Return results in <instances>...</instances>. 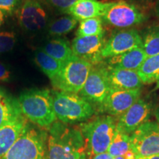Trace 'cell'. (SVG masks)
Returning a JSON list of instances; mask_svg holds the SVG:
<instances>
[{"mask_svg":"<svg viewBox=\"0 0 159 159\" xmlns=\"http://www.w3.org/2000/svg\"><path fill=\"white\" fill-rule=\"evenodd\" d=\"M48 132L27 123L11 149L0 159H46Z\"/></svg>","mask_w":159,"mask_h":159,"instance_id":"5","label":"cell"},{"mask_svg":"<svg viewBox=\"0 0 159 159\" xmlns=\"http://www.w3.org/2000/svg\"><path fill=\"white\" fill-rule=\"evenodd\" d=\"M107 77L111 89L122 90L141 89L143 83L138 71L114 69L106 66Z\"/></svg>","mask_w":159,"mask_h":159,"instance_id":"15","label":"cell"},{"mask_svg":"<svg viewBox=\"0 0 159 159\" xmlns=\"http://www.w3.org/2000/svg\"><path fill=\"white\" fill-rule=\"evenodd\" d=\"M139 159H159V154L153 155V156H150L143 157V158H140Z\"/></svg>","mask_w":159,"mask_h":159,"instance_id":"35","label":"cell"},{"mask_svg":"<svg viewBox=\"0 0 159 159\" xmlns=\"http://www.w3.org/2000/svg\"><path fill=\"white\" fill-rule=\"evenodd\" d=\"M113 158L109 155L108 152H103V153L91 155L89 156V159H112Z\"/></svg>","mask_w":159,"mask_h":159,"instance_id":"31","label":"cell"},{"mask_svg":"<svg viewBox=\"0 0 159 159\" xmlns=\"http://www.w3.org/2000/svg\"><path fill=\"white\" fill-rule=\"evenodd\" d=\"M21 0H0V11L5 14H12L19 7Z\"/></svg>","mask_w":159,"mask_h":159,"instance_id":"28","label":"cell"},{"mask_svg":"<svg viewBox=\"0 0 159 159\" xmlns=\"http://www.w3.org/2000/svg\"><path fill=\"white\" fill-rule=\"evenodd\" d=\"M35 62L51 81L56 78L62 69L63 63L53 58L46 53L42 49L35 52Z\"/></svg>","mask_w":159,"mask_h":159,"instance_id":"20","label":"cell"},{"mask_svg":"<svg viewBox=\"0 0 159 159\" xmlns=\"http://www.w3.org/2000/svg\"><path fill=\"white\" fill-rule=\"evenodd\" d=\"M106 7V2L98 0H78L66 13L75 18L77 21L102 17Z\"/></svg>","mask_w":159,"mask_h":159,"instance_id":"18","label":"cell"},{"mask_svg":"<svg viewBox=\"0 0 159 159\" xmlns=\"http://www.w3.org/2000/svg\"><path fill=\"white\" fill-rule=\"evenodd\" d=\"M101 18L108 25L119 28L134 27L145 19L144 15L138 7L124 0L106 2Z\"/></svg>","mask_w":159,"mask_h":159,"instance_id":"8","label":"cell"},{"mask_svg":"<svg viewBox=\"0 0 159 159\" xmlns=\"http://www.w3.org/2000/svg\"><path fill=\"white\" fill-rule=\"evenodd\" d=\"M157 88L159 89V80L157 82Z\"/></svg>","mask_w":159,"mask_h":159,"instance_id":"38","label":"cell"},{"mask_svg":"<svg viewBox=\"0 0 159 159\" xmlns=\"http://www.w3.org/2000/svg\"><path fill=\"white\" fill-rule=\"evenodd\" d=\"M141 97V89L122 90L111 89L103 103L100 113L117 117L120 116Z\"/></svg>","mask_w":159,"mask_h":159,"instance_id":"14","label":"cell"},{"mask_svg":"<svg viewBox=\"0 0 159 159\" xmlns=\"http://www.w3.org/2000/svg\"><path fill=\"white\" fill-rule=\"evenodd\" d=\"M110 89L106 66L97 65L92 66L88 78L78 94L90 103L96 112H101Z\"/></svg>","mask_w":159,"mask_h":159,"instance_id":"7","label":"cell"},{"mask_svg":"<svg viewBox=\"0 0 159 159\" xmlns=\"http://www.w3.org/2000/svg\"><path fill=\"white\" fill-rule=\"evenodd\" d=\"M78 21L71 16L59 18L49 26V33L51 35H62L72 31Z\"/></svg>","mask_w":159,"mask_h":159,"instance_id":"26","label":"cell"},{"mask_svg":"<svg viewBox=\"0 0 159 159\" xmlns=\"http://www.w3.org/2000/svg\"><path fill=\"white\" fill-rule=\"evenodd\" d=\"M21 114L35 126L48 129L57 121L52 91L47 89L24 91L18 99Z\"/></svg>","mask_w":159,"mask_h":159,"instance_id":"2","label":"cell"},{"mask_svg":"<svg viewBox=\"0 0 159 159\" xmlns=\"http://www.w3.org/2000/svg\"><path fill=\"white\" fill-rule=\"evenodd\" d=\"M146 58L144 50L142 47H139L123 54L106 58V64L110 68L138 71Z\"/></svg>","mask_w":159,"mask_h":159,"instance_id":"17","label":"cell"},{"mask_svg":"<svg viewBox=\"0 0 159 159\" xmlns=\"http://www.w3.org/2000/svg\"><path fill=\"white\" fill-rule=\"evenodd\" d=\"M124 158L125 159H137L136 155H135L134 152L131 150H130L128 152H127L125 154Z\"/></svg>","mask_w":159,"mask_h":159,"instance_id":"32","label":"cell"},{"mask_svg":"<svg viewBox=\"0 0 159 159\" xmlns=\"http://www.w3.org/2000/svg\"><path fill=\"white\" fill-rule=\"evenodd\" d=\"M112 159H125L124 156H118V157H114Z\"/></svg>","mask_w":159,"mask_h":159,"instance_id":"37","label":"cell"},{"mask_svg":"<svg viewBox=\"0 0 159 159\" xmlns=\"http://www.w3.org/2000/svg\"><path fill=\"white\" fill-rule=\"evenodd\" d=\"M156 11L157 15H158V16L159 17V0H158V2H157V3H156Z\"/></svg>","mask_w":159,"mask_h":159,"instance_id":"36","label":"cell"},{"mask_svg":"<svg viewBox=\"0 0 159 159\" xmlns=\"http://www.w3.org/2000/svg\"><path fill=\"white\" fill-rule=\"evenodd\" d=\"M104 34L94 36H76L71 47L73 55L90 64L99 65L103 61L102 51L105 44Z\"/></svg>","mask_w":159,"mask_h":159,"instance_id":"11","label":"cell"},{"mask_svg":"<svg viewBox=\"0 0 159 159\" xmlns=\"http://www.w3.org/2000/svg\"><path fill=\"white\" fill-rule=\"evenodd\" d=\"M10 78V71L2 63H0V81H7Z\"/></svg>","mask_w":159,"mask_h":159,"instance_id":"30","label":"cell"},{"mask_svg":"<svg viewBox=\"0 0 159 159\" xmlns=\"http://www.w3.org/2000/svg\"><path fill=\"white\" fill-rule=\"evenodd\" d=\"M27 123V119L21 114L0 128V158L13 146Z\"/></svg>","mask_w":159,"mask_h":159,"instance_id":"16","label":"cell"},{"mask_svg":"<svg viewBox=\"0 0 159 159\" xmlns=\"http://www.w3.org/2000/svg\"><path fill=\"white\" fill-rule=\"evenodd\" d=\"M102 24L103 21L101 17L91 18L80 21L77 31V36H94L104 34Z\"/></svg>","mask_w":159,"mask_h":159,"instance_id":"25","label":"cell"},{"mask_svg":"<svg viewBox=\"0 0 159 159\" xmlns=\"http://www.w3.org/2000/svg\"><path fill=\"white\" fill-rule=\"evenodd\" d=\"M42 49L53 58L63 63L74 55L69 43L63 39L51 40L46 43Z\"/></svg>","mask_w":159,"mask_h":159,"instance_id":"21","label":"cell"},{"mask_svg":"<svg viewBox=\"0 0 159 159\" xmlns=\"http://www.w3.org/2000/svg\"><path fill=\"white\" fill-rule=\"evenodd\" d=\"M116 117L107 114L92 117L78 125L85 139L87 156L108 151L116 131Z\"/></svg>","mask_w":159,"mask_h":159,"instance_id":"3","label":"cell"},{"mask_svg":"<svg viewBox=\"0 0 159 159\" xmlns=\"http://www.w3.org/2000/svg\"><path fill=\"white\" fill-rule=\"evenodd\" d=\"M154 114H155V116H156V122H158L159 125V105L156 108V110H155Z\"/></svg>","mask_w":159,"mask_h":159,"instance_id":"34","label":"cell"},{"mask_svg":"<svg viewBox=\"0 0 159 159\" xmlns=\"http://www.w3.org/2000/svg\"><path fill=\"white\" fill-rule=\"evenodd\" d=\"M142 36L136 30L116 32L105 42L102 51V56L103 59L116 56L142 47Z\"/></svg>","mask_w":159,"mask_h":159,"instance_id":"12","label":"cell"},{"mask_svg":"<svg viewBox=\"0 0 159 159\" xmlns=\"http://www.w3.org/2000/svg\"><path fill=\"white\" fill-rule=\"evenodd\" d=\"M5 13L3 11H0V28L2 26V25L5 22Z\"/></svg>","mask_w":159,"mask_h":159,"instance_id":"33","label":"cell"},{"mask_svg":"<svg viewBox=\"0 0 159 159\" xmlns=\"http://www.w3.org/2000/svg\"><path fill=\"white\" fill-rule=\"evenodd\" d=\"M130 150V136L116 130L107 152L112 157L124 156Z\"/></svg>","mask_w":159,"mask_h":159,"instance_id":"24","label":"cell"},{"mask_svg":"<svg viewBox=\"0 0 159 159\" xmlns=\"http://www.w3.org/2000/svg\"><path fill=\"white\" fill-rule=\"evenodd\" d=\"M46 159H85V139L80 128L56 121L47 129Z\"/></svg>","mask_w":159,"mask_h":159,"instance_id":"1","label":"cell"},{"mask_svg":"<svg viewBox=\"0 0 159 159\" xmlns=\"http://www.w3.org/2000/svg\"><path fill=\"white\" fill-rule=\"evenodd\" d=\"M57 120L71 125L86 122L95 114L94 107L78 94L52 91Z\"/></svg>","mask_w":159,"mask_h":159,"instance_id":"4","label":"cell"},{"mask_svg":"<svg viewBox=\"0 0 159 159\" xmlns=\"http://www.w3.org/2000/svg\"><path fill=\"white\" fill-rule=\"evenodd\" d=\"M138 73L143 84L158 82L159 80V55L147 57L139 69Z\"/></svg>","mask_w":159,"mask_h":159,"instance_id":"22","label":"cell"},{"mask_svg":"<svg viewBox=\"0 0 159 159\" xmlns=\"http://www.w3.org/2000/svg\"><path fill=\"white\" fill-rule=\"evenodd\" d=\"M16 35L13 32H0V53L12 50L16 44Z\"/></svg>","mask_w":159,"mask_h":159,"instance_id":"27","label":"cell"},{"mask_svg":"<svg viewBox=\"0 0 159 159\" xmlns=\"http://www.w3.org/2000/svg\"><path fill=\"white\" fill-rule=\"evenodd\" d=\"M152 113L150 102L139 99L117 119L116 130L130 136L141 125L148 122Z\"/></svg>","mask_w":159,"mask_h":159,"instance_id":"10","label":"cell"},{"mask_svg":"<svg viewBox=\"0 0 159 159\" xmlns=\"http://www.w3.org/2000/svg\"><path fill=\"white\" fill-rule=\"evenodd\" d=\"M130 150L136 158L159 154V125L148 121L130 135Z\"/></svg>","mask_w":159,"mask_h":159,"instance_id":"9","label":"cell"},{"mask_svg":"<svg viewBox=\"0 0 159 159\" xmlns=\"http://www.w3.org/2000/svg\"><path fill=\"white\" fill-rule=\"evenodd\" d=\"M21 114L18 99L0 88V128Z\"/></svg>","mask_w":159,"mask_h":159,"instance_id":"19","label":"cell"},{"mask_svg":"<svg viewBox=\"0 0 159 159\" xmlns=\"http://www.w3.org/2000/svg\"><path fill=\"white\" fill-rule=\"evenodd\" d=\"M93 66L73 55L63 63L61 72L51 81L57 91L78 94L83 89Z\"/></svg>","mask_w":159,"mask_h":159,"instance_id":"6","label":"cell"},{"mask_svg":"<svg viewBox=\"0 0 159 159\" xmlns=\"http://www.w3.org/2000/svg\"><path fill=\"white\" fill-rule=\"evenodd\" d=\"M17 16L21 27L30 32L44 28L48 19L47 11L39 0H25L18 10Z\"/></svg>","mask_w":159,"mask_h":159,"instance_id":"13","label":"cell"},{"mask_svg":"<svg viewBox=\"0 0 159 159\" xmlns=\"http://www.w3.org/2000/svg\"><path fill=\"white\" fill-rule=\"evenodd\" d=\"M48 1L57 9L66 13L78 0H48Z\"/></svg>","mask_w":159,"mask_h":159,"instance_id":"29","label":"cell"},{"mask_svg":"<svg viewBox=\"0 0 159 159\" xmlns=\"http://www.w3.org/2000/svg\"><path fill=\"white\" fill-rule=\"evenodd\" d=\"M142 41L147 57L159 55V26L149 28L142 37Z\"/></svg>","mask_w":159,"mask_h":159,"instance_id":"23","label":"cell"}]
</instances>
